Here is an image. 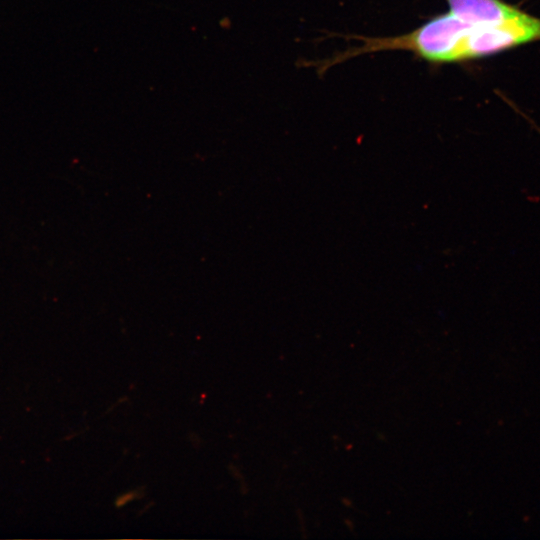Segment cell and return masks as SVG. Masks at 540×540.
Returning <instances> with one entry per match:
<instances>
[{
	"mask_svg": "<svg viewBox=\"0 0 540 540\" xmlns=\"http://www.w3.org/2000/svg\"><path fill=\"white\" fill-rule=\"evenodd\" d=\"M449 12L470 24H495L521 10L502 0H446Z\"/></svg>",
	"mask_w": 540,
	"mask_h": 540,
	"instance_id": "7a4b0ae2",
	"label": "cell"
},
{
	"mask_svg": "<svg viewBox=\"0 0 540 540\" xmlns=\"http://www.w3.org/2000/svg\"><path fill=\"white\" fill-rule=\"evenodd\" d=\"M136 494L134 492H128V493H125L123 495H121L116 503L118 506H122V505H125L127 504L128 502H130L131 500H133L135 498Z\"/></svg>",
	"mask_w": 540,
	"mask_h": 540,
	"instance_id": "3957f363",
	"label": "cell"
},
{
	"mask_svg": "<svg viewBox=\"0 0 540 540\" xmlns=\"http://www.w3.org/2000/svg\"><path fill=\"white\" fill-rule=\"evenodd\" d=\"M472 24L451 12L438 15L412 32L396 37H353L362 45L353 47L319 63L320 72L355 56L387 50L412 52L432 63L464 61L466 38Z\"/></svg>",
	"mask_w": 540,
	"mask_h": 540,
	"instance_id": "6da1fadb",
	"label": "cell"
}]
</instances>
